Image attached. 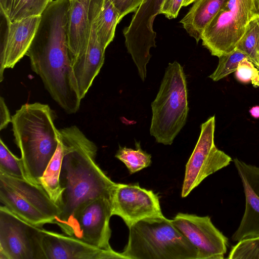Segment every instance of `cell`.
I'll use <instances>...</instances> for the list:
<instances>
[{
	"label": "cell",
	"mask_w": 259,
	"mask_h": 259,
	"mask_svg": "<svg viewBox=\"0 0 259 259\" xmlns=\"http://www.w3.org/2000/svg\"><path fill=\"white\" fill-rule=\"evenodd\" d=\"M68 7L69 0H54L48 6L26 55L53 99L65 112L74 114L81 99L68 44Z\"/></svg>",
	"instance_id": "obj_1"
},
{
	"label": "cell",
	"mask_w": 259,
	"mask_h": 259,
	"mask_svg": "<svg viewBox=\"0 0 259 259\" xmlns=\"http://www.w3.org/2000/svg\"><path fill=\"white\" fill-rule=\"evenodd\" d=\"M63 149L60 174L62 194L60 214L54 224L66 235L72 236L78 210L100 197H110L116 183L96 162V145L76 125L59 130Z\"/></svg>",
	"instance_id": "obj_2"
},
{
	"label": "cell",
	"mask_w": 259,
	"mask_h": 259,
	"mask_svg": "<svg viewBox=\"0 0 259 259\" xmlns=\"http://www.w3.org/2000/svg\"><path fill=\"white\" fill-rule=\"evenodd\" d=\"M54 120L50 107L39 102L22 105L12 116L13 135L27 179L34 184L40 185L60 142Z\"/></svg>",
	"instance_id": "obj_3"
},
{
	"label": "cell",
	"mask_w": 259,
	"mask_h": 259,
	"mask_svg": "<svg viewBox=\"0 0 259 259\" xmlns=\"http://www.w3.org/2000/svg\"><path fill=\"white\" fill-rule=\"evenodd\" d=\"M128 229L121 252L125 259H198L196 248L165 217L145 219Z\"/></svg>",
	"instance_id": "obj_4"
},
{
	"label": "cell",
	"mask_w": 259,
	"mask_h": 259,
	"mask_svg": "<svg viewBox=\"0 0 259 259\" xmlns=\"http://www.w3.org/2000/svg\"><path fill=\"white\" fill-rule=\"evenodd\" d=\"M151 108L150 135L158 143L171 145L189 112L186 77L177 61L168 64Z\"/></svg>",
	"instance_id": "obj_5"
},
{
	"label": "cell",
	"mask_w": 259,
	"mask_h": 259,
	"mask_svg": "<svg viewBox=\"0 0 259 259\" xmlns=\"http://www.w3.org/2000/svg\"><path fill=\"white\" fill-rule=\"evenodd\" d=\"M0 202L15 214L38 227L54 224L59 206L39 184L0 171Z\"/></svg>",
	"instance_id": "obj_6"
},
{
	"label": "cell",
	"mask_w": 259,
	"mask_h": 259,
	"mask_svg": "<svg viewBox=\"0 0 259 259\" xmlns=\"http://www.w3.org/2000/svg\"><path fill=\"white\" fill-rule=\"evenodd\" d=\"M256 15L255 0H230L205 27L202 45L218 57L231 53Z\"/></svg>",
	"instance_id": "obj_7"
},
{
	"label": "cell",
	"mask_w": 259,
	"mask_h": 259,
	"mask_svg": "<svg viewBox=\"0 0 259 259\" xmlns=\"http://www.w3.org/2000/svg\"><path fill=\"white\" fill-rule=\"evenodd\" d=\"M43 228L0 206V259H46Z\"/></svg>",
	"instance_id": "obj_8"
},
{
	"label": "cell",
	"mask_w": 259,
	"mask_h": 259,
	"mask_svg": "<svg viewBox=\"0 0 259 259\" xmlns=\"http://www.w3.org/2000/svg\"><path fill=\"white\" fill-rule=\"evenodd\" d=\"M215 116L201 125L198 141L186 165L181 196L187 197L206 177L229 165L232 158L214 141Z\"/></svg>",
	"instance_id": "obj_9"
},
{
	"label": "cell",
	"mask_w": 259,
	"mask_h": 259,
	"mask_svg": "<svg viewBox=\"0 0 259 259\" xmlns=\"http://www.w3.org/2000/svg\"><path fill=\"white\" fill-rule=\"evenodd\" d=\"M164 2L144 0L133 15L130 25L123 30L125 46L143 81L147 74L146 66L151 57L150 50L156 47L153 22L160 14Z\"/></svg>",
	"instance_id": "obj_10"
},
{
	"label": "cell",
	"mask_w": 259,
	"mask_h": 259,
	"mask_svg": "<svg viewBox=\"0 0 259 259\" xmlns=\"http://www.w3.org/2000/svg\"><path fill=\"white\" fill-rule=\"evenodd\" d=\"M111 202L112 215L120 217L128 228L145 219L164 217L158 195L138 184L116 183Z\"/></svg>",
	"instance_id": "obj_11"
},
{
	"label": "cell",
	"mask_w": 259,
	"mask_h": 259,
	"mask_svg": "<svg viewBox=\"0 0 259 259\" xmlns=\"http://www.w3.org/2000/svg\"><path fill=\"white\" fill-rule=\"evenodd\" d=\"M171 221L196 248L198 259L224 258L228 239L214 226L209 216L179 212Z\"/></svg>",
	"instance_id": "obj_12"
},
{
	"label": "cell",
	"mask_w": 259,
	"mask_h": 259,
	"mask_svg": "<svg viewBox=\"0 0 259 259\" xmlns=\"http://www.w3.org/2000/svg\"><path fill=\"white\" fill-rule=\"evenodd\" d=\"M112 215L110 197H100L91 201L77 212L72 236L97 248L112 250L109 242V223Z\"/></svg>",
	"instance_id": "obj_13"
},
{
	"label": "cell",
	"mask_w": 259,
	"mask_h": 259,
	"mask_svg": "<svg viewBox=\"0 0 259 259\" xmlns=\"http://www.w3.org/2000/svg\"><path fill=\"white\" fill-rule=\"evenodd\" d=\"M40 18L37 16L13 22L6 20L7 28L0 47V82L4 79L5 69L14 68L26 55Z\"/></svg>",
	"instance_id": "obj_14"
},
{
	"label": "cell",
	"mask_w": 259,
	"mask_h": 259,
	"mask_svg": "<svg viewBox=\"0 0 259 259\" xmlns=\"http://www.w3.org/2000/svg\"><path fill=\"white\" fill-rule=\"evenodd\" d=\"M241 180L245 197V210L232 236L234 241L259 236V167L238 158L233 160Z\"/></svg>",
	"instance_id": "obj_15"
},
{
	"label": "cell",
	"mask_w": 259,
	"mask_h": 259,
	"mask_svg": "<svg viewBox=\"0 0 259 259\" xmlns=\"http://www.w3.org/2000/svg\"><path fill=\"white\" fill-rule=\"evenodd\" d=\"M46 259H125L121 252L104 250L67 235L43 229Z\"/></svg>",
	"instance_id": "obj_16"
},
{
	"label": "cell",
	"mask_w": 259,
	"mask_h": 259,
	"mask_svg": "<svg viewBox=\"0 0 259 259\" xmlns=\"http://www.w3.org/2000/svg\"><path fill=\"white\" fill-rule=\"evenodd\" d=\"M99 1L92 0L91 2L90 31L87 47L82 54L71 62L81 100L85 97L104 63L106 49L99 41L95 24Z\"/></svg>",
	"instance_id": "obj_17"
},
{
	"label": "cell",
	"mask_w": 259,
	"mask_h": 259,
	"mask_svg": "<svg viewBox=\"0 0 259 259\" xmlns=\"http://www.w3.org/2000/svg\"><path fill=\"white\" fill-rule=\"evenodd\" d=\"M92 0H69L67 38L71 62L85 50L90 31Z\"/></svg>",
	"instance_id": "obj_18"
},
{
	"label": "cell",
	"mask_w": 259,
	"mask_h": 259,
	"mask_svg": "<svg viewBox=\"0 0 259 259\" xmlns=\"http://www.w3.org/2000/svg\"><path fill=\"white\" fill-rule=\"evenodd\" d=\"M229 1L196 0L180 23L189 35L198 43L205 27Z\"/></svg>",
	"instance_id": "obj_19"
},
{
	"label": "cell",
	"mask_w": 259,
	"mask_h": 259,
	"mask_svg": "<svg viewBox=\"0 0 259 259\" xmlns=\"http://www.w3.org/2000/svg\"><path fill=\"white\" fill-rule=\"evenodd\" d=\"M119 14L110 0H99L95 17L96 33L104 49L113 40Z\"/></svg>",
	"instance_id": "obj_20"
},
{
	"label": "cell",
	"mask_w": 259,
	"mask_h": 259,
	"mask_svg": "<svg viewBox=\"0 0 259 259\" xmlns=\"http://www.w3.org/2000/svg\"><path fill=\"white\" fill-rule=\"evenodd\" d=\"M62 158L63 149L60 142L40 180V185L59 206L62 194L59 180Z\"/></svg>",
	"instance_id": "obj_21"
},
{
	"label": "cell",
	"mask_w": 259,
	"mask_h": 259,
	"mask_svg": "<svg viewBox=\"0 0 259 259\" xmlns=\"http://www.w3.org/2000/svg\"><path fill=\"white\" fill-rule=\"evenodd\" d=\"M236 49L242 52L259 70V15L256 14L250 21Z\"/></svg>",
	"instance_id": "obj_22"
},
{
	"label": "cell",
	"mask_w": 259,
	"mask_h": 259,
	"mask_svg": "<svg viewBox=\"0 0 259 259\" xmlns=\"http://www.w3.org/2000/svg\"><path fill=\"white\" fill-rule=\"evenodd\" d=\"M137 149L119 146L115 157L122 162L130 174H133L149 166L151 163V155L143 150L140 142H136Z\"/></svg>",
	"instance_id": "obj_23"
},
{
	"label": "cell",
	"mask_w": 259,
	"mask_h": 259,
	"mask_svg": "<svg viewBox=\"0 0 259 259\" xmlns=\"http://www.w3.org/2000/svg\"><path fill=\"white\" fill-rule=\"evenodd\" d=\"M53 0H13L10 15V22L31 16H40Z\"/></svg>",
	"instance_id": "obj_24"
},
{
	"label": "cell",
	"mask_w": 259,
	"mask_h": 259,
	"mask_svg": "<svg viewBox=\"0 0 259 259\" xmlns=\"http://www.w3.org/2000/svg\"><path fill=\"white\" fill-rule=\"evenodd\" d=\"M0 171L16 178L27 180L21 158H18L12 153L1 138Z\"/></svg>",
	"instance_id": "obj_25"
},
{
	"label": "cell",
	"mask_w": 259,
	"mask_h": 259,
	"mask_svg": "<svg viewBox=\"0 0 259 259\" xmlns=\"http://www.w3.org/2000/svg\"><path fill=\"white\" fill-rule=\"evenodd\" d=\"M218 58L219 61L217 67L209 76L214 81H218L235 72L240 62L246 57L240 51L235 49L231 53L223 55Z\"/></svg>",
	"instance_id": "obj_26"
},
{
	"label": "cell",
	"mask_w": 259,
	"mask_h": 259,
	"mask_svg": "<svg viewBox=\"0 0 259 259\" xmlns=\"http://www.w3.org/2000/svg\"><path fill=\"white\" fill-rule=\"evenodd\" d=\"M230 259H259V236L245 238L232 248L228 257Z\"/></svg>",
	"instance_id": "obj_27"
},
{
	"label": "cell",
	"mask_w": 259,
	"mask_h": 259,
	"mask_svg": "<svg viewBox=\"0 0 259 259\" xmlns=\"http://www.w3.org/2000/svg\"><path fill=\"white\" fill-rule=\"evenodd\" d=\"M235 76L241 83L251 82L254 88L259 87V70L246 58L239 63Z\"/></svg>",
	"instance_id": "obj_28"
},
{
	"label": "cell",
	"mask_w": 259,
	"mask_h": 259,
	"mask_svg": "<svg viewBox=\"0 0 259 259\" xmlns=\"http://www.w3.org/2000/svg\"><path fill=\"white\" fill-rule=\"evenodd\" d=\"M119 16V22L127 14L136 12L144 0H110Z\"/></svg>",
	"instance_id": "obj_29"
},
{
	"label": "cell",
	"mask_w": 259,
	"mask_h": 259,
	"mask_svg": "<svg viewBox=\"0 0 259 259\" xmlns=\"http://www.w3.org/2000/svg\"><path fill=\"white\" fill-rule=\"evenodd\" d=\"M184 1L164 0L160 14H163L166 18L169 19L176 18L183 6Z\"/></svg>",
	"instance_id": "obj_30"
},
{
	"label": "cell",
	"mask_w": 259,
	"mask_h": 259,
	"mask_svg": "<svg viewBox=\"0 0 259 259\" xmlns=\"http://www.w3.org/2000/svg\"><path fill=\"white\" fill-rule=\"evenodd\" d=\"M12 117L3 97L0 98V130L6 128L11 122Z\"/></svg>",
	"instance_id": "obj_31"
},
{
	"label": "cell",
	"mask_w": 259,
	"mask_h": 259,
	"mask_svg": "<svg viewBox=\"0 0 259 259\" xmlns=\"http://www.w3.org/2000/svg\"><path fill=\"white\" fill-rule=\"evenodd\" d=\"M13 0H0L1 14L6 19H8Z\"/></svg>",
	"instance_id": "obj_32"
},
{
	"label": "cell",
	"mask_w": 259,
	"mask_h": 259,
	"mask_svg": "<svg viewBox=\"0 0 259 259\" xmlns=\"http://www.w3.org/2000/svg\"><path fill=\"white\" fill-rule=\"evenodd\" d=\"M250 115L254 118H259V106L252 107L249 111Z\"/></svg>",
	"instance_id": "obj_33"
},
{
	"label": "cell",
	"mask_w": 259,
	"mask_h": 259,
	"mask_svg": "<svg viewBox=\"0 0 259 259\" xmlns=\"http://www.w3.org/2000/svg\"><path fill=\"white\" fill-rule=\"evenodd\" d=\"M196 0H184L183 6L186 7L187 6L192 3L195 2Z\"/></svg>",
	"instance_id": "obj_34"
},
{
	"label": "cell",
	"mask_w": 259,
	"mask_h": 259,
	"mask_svg": "<svg viewBox=\"0 0 259 259\" xmlns=\"http://www.w3.org/2000/svg\"><path fill=\"white\" fill-rule=\"evenodd\" d=\"M256 14L259 15V0L256 3Z\"/></svg>",
	"instance_id": "obj_35"
},
{
	"label": "cell",
	"mask_w": 259,
	"mask_h": 259,
	"mask_svg": "<svg viewBox=\"0 0 259 259\" xmlns=\"http://www.w3.org/2000/svg\"><path fill=\"white\" fill-rule=\"evenodd\" d=\"M257 1V0H255V3H256Z\"/></svg>",
	"instance_id": "obj_36"
}]
</instances>
